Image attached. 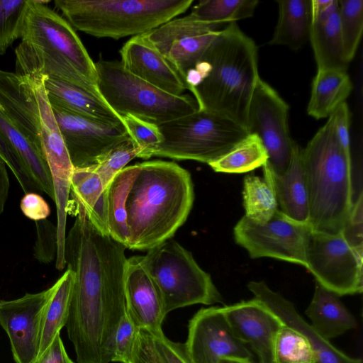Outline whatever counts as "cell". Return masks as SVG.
Segmentation results:
<instances>
[{
    "instance_id": "22",
    "label": "cell",
    "mask_w": 363,
    "mask_h": 363,
    "mask_svg": "<svg viewBox=\"0 0 363 363\" xmlns=\"http://www.w3.org/2000/svg\"><path fill=\"white\" fill-rule=\"evenodd\" d=\"M311 23L309 40L318 70L347 72L340 28L337 0H311Z\"/></svg>"
},
{
    "instance_id": "17",
    "label": "cell",
    "mask_w": 363,
    "mask_h": 363,
    "mask_svg": "<svg viewBox=\"0 0 363 363\" xmlns=\"http://www.w3.org/2000/svg\"><path fill=\"white\" fill-rule=\"evenodd\" d=\"M52 291L51 286L16 299L0 301V325L9 338L16 363H33L38 358L43 312Z\"/></svg>"
},
{
    "instance_id": "10",
    "label": "cell",
    "mask_w": 363,
    "mask_h": 363,
    "mask_svg": "<svg viewBox=\"0 0 363 363\" xmlns=\"http://www.w3.org/2000/svg\"><path fill=\"white\" fill-rule=\"evenodd\" d=\"M158 126L163 141L152 156L208 164L228 153L249 134L238 123L201 110Z\"/></svg>"
},
{
    "instance_id": "42",
    "label": "cell",
    "mask_w": 363,
    "mask_h": 363,
    "mask_svg": "<svg viewBox=\"0 0 363 363\" xmlns=\"http://www.w3.org/2000/svg\"><path fill=\"white\" fill-rule=\"evenodd\" d=\"M0 157L11 169L24 194H43L34 182L15 150L0 135Z\"/></svg>"
},
{
    "instance_id": "20",
    "label": "cell",
    "mask_w": 363,
    "mask_h": 363,
    "mask_svg": "<svg viewBox=\"0 0 363 363\" xmlns=\"http://www.w3.org/2000/svg\"><path fill=\"white\" fill-rule=\"evenodd\" d=\"M119 53L125 70L157 89L174 96L188 89L177 71L143 35L132 37Z\"/></svg>"
},
{
    "instance_id": "28",
    "label": "cell",
    "mask_w": 363,
    "mask_h": 363,
    "mask_svg": "<svg viewBox=\"0 0 363 363\" xmlns=\"http://www.w3.org/2000/svg\"><path fill=\"white\" fill-rule=\"evenodd\" d=\"M0 135L17 152L40 191L55 201L52 178L44 155L17 129L1 106Z\"/></svg>"
},
{
    "instance_id": "14",
    "label": "cell",
    "mask_w": 363,
    "mask_h": 363,
    "mask_svg": "<svg viewBox=\"0 0 363 363\" xmlns=\"http://www.w3.org/2000/svg\"><path fill=\"white\" fill-rule=\"evenodd\" d=\"M184 345L192 363L253 362L247 346L232 331L222 307L201 308L194 315Z\"/></svg>"
},
{
    "instance_id": "25",
    "label": "cell",
    "mask_w": 363,
    "mask_h": 363,
    "mask_svg": "<svg viewBox=\"0 0 363 363\" xmlns=\"http://www.w3.org/2000/svg\"><path fill=\"white\" fill-rule=\"evenodd\" d=\"M313 329L329 340L355 329L357 322L337 294L316 284L313 298L306 310Z\"/></svg>"
},
{
    "instance_id": "30",
    "label": "cell",
    "mask_w": 363,
    "mask_h": 363,
    "mask_svg": "<svg viewBox=\"0 0 363 363\" xmlns=\"http://www.w3.org/2000/svg\"><path fill=\"white\" fill-rule=\"evenodd\" d=\"M73 283V272L67 268L52 286V291L45 306L42 319L38 357L52 344L66 325Z\"/></svg>"
},
{
    "instance_id": "3",
    "label": "cell",
    "mask_w": 363,
    "mask_h": 363,
    "mask_svg": "<svg viewBox=\"0 0 363 363\" xmlns=\"http://www.w3.org/2000/svg\"><path fill=\"white\" fill-rule=\"evenodd\" d=\"M126 200L127 248L148 250L171 239L194 200L190 173L173 162L138 164Z\"/></svg>"
},
{
    "instance_id": "13",
    "label": "cell",
    "mask_w": 363,
    "mask_h": 363,
    "mask_svg": "<svg viewBox=\"0 0 363 363\" xmlns=\"http://www.w3.org/2000/svg\"><path fill=\"white\" fill-rule=\"evenodd\" d=\"M362 257L350 247L341 233L311 231L306 269L317 284L337 296L362 292Z\"/></svg>"
},
{
    "instance_id": "21",
    "label": "cell",
    "mask_w": 363,
    "mask_h": 363,
    "mask_svg": "<svg viewBox=\"0 0 363 363\" xmlns=\"http://www.w3.org/2000/svg\"><path fill=\"white\" fill-rule=\"evenodd\" d=\"M248 289L261 301L281 322L300 332L308 340L315 363H362L337 349L329 340L320 337L299 314L295 306L279 293L271 289L265 282L250 281Z\"/></svg>"
},
{
    "instance_id": "19",
    "label": "cell",
    "mask_w": 363,
    "mask_h": 363,
    "mask_svg": "<svg viewBox=\"0 0 363 363\" xmlns=\"http://www.w3.org/2000/svg\"><path fill=\"white\" fill-rule=\"evenodd\" d=\"M124 292L126 313L138 329H145L153 336L163 333L167 315L160 293L145 269L141 256L127 259Z\"/></svg>"
},
{
    "instance_id": "11",
    "label": "cell",
    "mask_w": 363,
    "mask_h": 363,
    "mask_svg": "<svg viewBox=\"0 0 363 363\" xmlns=\"http://www.w3.org/2000/svg\"><path fill=\"white\" fill-rule=\"evenodd\" d=\"M311 228L278 210L267 222L255 223L245 216L233 229L237 244L253 259L270 257L306 268L307 249Z\"/></svg>"
},
{
    "instance_id": "47",
    "label": "cell",
    "mask_w": 363,
    "mask_h": 363,
    "mask_svg": "<svg viewBox=\"0 0 363 363\" xmlns=\"http://www.w3.org/2000/svg\"><path fill=\"white\" fill-rule=\"evenodd\" d=\"M332 115L340 143L346 150L351 152L350 144V112L347 103L344 102L340 104Z\"/></svg>"
},
{
    "instance_id": "27",
    "label": "cell",
    "mask_w": 363,
    "mask_h": 363,
    "mask_svg": "<svg viewBox=\"0 0 363 363\" xmlns=\"http://www.w3.org/2000/svg\"><path fill=\"white\" fill-rule=\"evenodd\" d=\"M279 16L269 45L301 48L309 40L311 23V0L277 1Z\"/></svg>"
},
{
    "instance_id": "36",
    "label": "cell",
    "mask_w": 363,
    "mask_h": 363,
    "mask_svg": "<svg viewBox=\"0 0 363 363\" xmlns=\"http://www.w3.org/2000/svg\"><path fill=\"white\" fill-rule=\"evenodd\" d=\"M275 354L277 363H315L306 337L284 324L277 338Z\"/></svg>"
},
{
    "instance_id": "16",
    "label": "cell",
    "mask_w": 363,
    "mask_h": 363,
    "mask_svg": "<svg viewBox=\"0 0 363 363\" xmlns=\"http://www.w3.org/2000/svg\"><path fill=\"white\" fill-rule=\"evenodd\" d=\"M218 26L196 21L187 15L174 18L143 35L185 82L187 73L219 33Z\"/></svg>"
},
{
    "instance_id": "50",
    "label": "cell",
    "mask_w": 363,
    "mask_h": 363,
    "mask_svg": "<svg viewBox=\"0 0 363 363\" xmlns=\"http://www.w3.org/2000/svg\"><path fill=\"white\" fill-rule=\"evenodd\" d=\"M224 363H250V362H240V361L229 360V361L225 362ZM251 363H254V362H251Z\"/></svg>"
},
{
    "instance_id": "44",
    "label": "cell",
    "mask_w": 363,
    "mask_h": 363,
    "mask_svg": "<svg viewBox=\"0 0 363 363\" xmlns=\"http://www.w3.org/2000/svg\"><path fill=\"white\" fill-rule=\"evenodd\" d=\"M129 363H165L159 353L152 335L138 329Z\"/></svg>"
},
{
    "instance_id": "12",
    "label": "cell",
    "mask_w": 363,
    "mask_h": 363,
    "mask_svg": "<svg viewBox=\"0 0 363 363\" xmlns=\"http://www.w3.org/2000/svg\"><path fill=\"white\" fill-rule=\"evenodd\" d=\"M289 110L286 102L259 77L250 102L246 128L262 141L268 155L267 162L277 174L288 169L295 143L289 132Z\"/></svg>"
},
{
    "instance_id": "49",
    "label": "cell",
    "mask_w": 363,
    "mask_h": 363,
    "mask_svg": "<svg viewBox=\"0 0 363 363\" xmlns=\"http://www.w3.org/2000/svg\"><path fill=\"white\" fill-rule=\"evenodd\" d=\"M10 182L7 172V166L0 157V216L4 211L7 201Z\"/></svg>"
},
{
    "instance_id": "40",
    "label": "cell",
    "mask_w": 363,
    "mask_h": 363,
    "mask_svg": "<svg viewBox=\"0 0 363 363\" xmlns=\"http://www.w3.org/2000/svg\"><path fill=\"white\" fill-rule=\"evenodd\" d=\"M36 240L33 256L43 264L56 259L57 252V228L48 219L35 221Z\"/></svg>"
},
{
    "instance_id": "35",
    "label": "cell",
    "mask_w": 363,
    "mask_h": 363,
    "mask_svg": "<svg viewBox=\"0 0 363 363\" xmlns=\"http://www.w3.org/2000/svg\"><path fill=\"white\" fill-rule=\"evenodd\" d=\"M344 55L347 62L354 58L363 31V1L337 0Z\"/></svg>"
},
{
    "instance_id": "6",
    "label": "cell",
    "mask_w": 363,
    "mask_h": 363,
    "mask_svg": "<svg viewBox=\"0 0 363 363\" xmlns=\"http://www.w3.org/2000/svg\"><path fill=\"white\" fill-rule=\"evenodd\" d=\"M194 0H55L74 29L118 40L145 34L184 13Z\"/></svg>"
},
{
    "instance_id": "41",
    "label": "cell",
    "mask_w": 363,
    "mask_h": 363,
    "mask_svg": "<svg viewBox=\"0 0 363 363\" xmlns=\"http://www.w3.org/2000/svg\"><path fill=\"white\" fill-rule=\"evenodd\" d=\"M138 330L125 312L116 332L112 362L129 363Z\"/></svg>"
},
{
    "instance_id": "26",
    "label": "cell",
    "mask_w": 363,
    "mask_h": 363,
    "mask_svg": "<svg viewBox=\"0 0 363 363\" xmlns=\"http://www.w3.org/2000/svg\"><path fill=\"white\" fill-rule=\"evenodd\" d=\"M352 90V84L347 72L317 70L312 82L308 114L315 119L328 118L345 102Z\"/></svg>"
},
{
    "instance_id": "46",
    "label": "cell",
    "mask_w": 363,
    "mask_h": 363,
    "mask_svg": "<svg viewBox=\"0 0 363 363\" xmlns=\"http://www.w3.org/2000/svg\"><path fill=\"white\" fill-rule=\"evenodd\" d=\"M20 208L25 216L35 221L47 219L50 214V208L47 201L35 192L25 194L21 199Z\"/></svg>"
},
{
    "instance_id": "48",
    "label": "cell",
    "mask_w": 363,
    "mask_h": 363,
    "mask_svg": "<svg viewBox=\"0 0 363 363\" xmlns=\"http://www.w3.org/2000/svg\"><path fill=\"white\" fill-rule=\"evenodd\" d=\"M33 363H74L69 357L64 346L63 342L58 335Z\"/></svg>"
},
{
    "instance_id": "38",
    "label": "cell",
    "mask_w": 363,
    "mask_h": 363,
    "mask_svg": "<svg viewBox=\"0 0 363 363\" xmlns=\"http://www.w3.org/2000/svg\"><path fill=\"white\" fill-rule=\"evenodd\" d=\"M28 0H0V55L21 38Z\"/></svg>"
},
{
    "instance_id": "24",
    "label": "cell",
    "mask_w": 363,
    "mask_h": 363,
    "mask_svg": "<svg viewBox=\"0 0 363 363\" xmlns=\"http://www.w3.org/2000/svg\"><path fill=\"white\" fill-rule=\"evenodd\" d=\"M45 87L51 106L97 121L123 123L101 96L66 82L45 78Z\"/></svg>"
},
{
    "instance_id": "31",
    "label": "cell",
    "mask_w": 363,
    "mask_h": 363,
    "mask_svg": "<svg viewBox=\"0 0 363 363\" xmlns=\"http://www.w3.org/2000/svg\"><path fill=\"white\" fill-rule=\"evenodd\" d=\"M105 187L99 175L91 167L74 169L71 180V196L86 210L91 221L108 233L106 220Z\"/></svg>"
},
{
    "instance_id": "34",
    "label": "cell",
    "mask_w": 363,
    "mask_h": 363,
    "mask_svg": "<svg viewBox=\"0 0 363 363\" xmlns=\"http://www.w3.org/2000/svg\"><path fill=\"white\" fill-rule=\"evenodd\" d=\"M242 199L245 216L257 223L268 221L279 210L274 191L264 178L245 176Z\"/></svg>"
},
{
    "instance_id": "29",
    "label": "cell",
    "mask_w": 363,
    "mask_h": 363,
    "mask_svg": "<svg viewBox=\"0 0 363 363\" xmlns=\"http://www.w3.org/2000/svg\"><path fill=\"white\" fill-rule=\"evenodd\" d=\"M138 164L125 167L105 189L106 220L108 234L127 247L126 200L138 172Z\"/></svg>"
},
{
    "instance_id": "5",
    "label": "cell",
    "mask_w": 363,
    "mask_h": 363,
    "mask_svg": "<svg viewBox=\"0 0 363 363\" xmlns=\"http://www.w3.org/2000/svg\"><path fill=\"white\" fill-rule=\"evenodd\" d=\"M308 196V224L313 232L341 233L363 193L356 184L351 152L340 143L333 115L301 150Z\"/></svg>"
},
{
    "instance_id": "43",
    "label": "cell",
    "mask_w": 363,
    "mask_h": 363,
    "mask_svg": "<svg viewBox=\"0 0 363 363\" xmlns=\"http://www.w3.org/2000/svg\"><path fill=\"white\" fill-rule=\"evenodd\" d=\"M362 209L363 194L353 204L348 219L341 232L347 243L361 257H363Z\"/></svg>"
},
{
    "instance_id": "37",
    "label": "cell",
    "mask_w": 363,
    "mask_h": 363,
    "mask_svg": "<svg viewBox=\"0 0 363 363\" xmlns=\"http://www.w3.org/2000/svg\"><path fill=\"white\" fill-rule=\"evenodd\" d=\"M141 150L133 140L128 138L114 145L97 160L95 166L91 168L97 173L105 187L133 158L138 157Z\"/></svg>"
},
{
    "instance_id": "23",
    "label": "cell",
    "mask_w": 363,
    "mask_h": 363,
    "mask_svg": "<svg viewBox=\"0 0 363 363\" xmlns=\"http://www.w3.org/2000/svg\"><path fill=\"white\" fill-rule=\"evenodd\" d=\"M301 150L295 142L290 165L282 174H275L267 162L262 167L264 178L274 191L279 210L296 221L308 223V196Z\"/></svg>"
},
{
    "instance_id": "7",
    "label": "cell",
    "mask_w": 363,
    "mask_h": 363,
    "mask_svg": "<svg viewBox=\"0 0 363 363\" xmlns=\"http://www.w3.org/2000/svg\"><path fill=\"white\" fill-rule=\"evenodd\" d=\"M94 65L100 96L121 116L130 114L160 125L199 110L194 96L164 92L128 72L119 60L100 58Z\"/></svg>"
},
{
    "instance_id": "9",
    "label": "cell",
    "mask_w": 363,
    "mask_h": 363,
    "mask_svg": "<svg viewBox=\"0 0 363 363\" xmlns=\"http://www.w3.org/2000/svg\"><path fill=\"white\" fill-rule=\"evenodd\" d=\"M141 262L160 293L167 314L194 304L223 303L211 275L175 240L148 250Z\"/></svg>"
},
{
    "instance_id": "18",
    "label": "cell",
    "mask_w": 363,
    "mask_h": 363,
    "mask_svg": "<svg viewBox=\"0 0 363 363\" xmlns=\"http://www.w3.org/2000/svg\"><path fill=\"white\" fill-rule=\"evenodd\" d=\"M222 308L234 335L251 347L259 363H277L275 347L281 320L256 298Z\"/></svg>"
},
{
    "instance_id": "15",
    "label": "cell",
    "mask_w": 363,
    "mask_h": 363,
    "mask_svg": "<svg viewBox=\"0 0 363 363\" xmlns=\"http://www.w3.org/2000/svg\"><path fill=\"white\" fill-rule=\"evenodd\" d=\"M51 106L74 169L95 166L101 156L130 137L123 123L103 122Z\"/></svg>"
},
{
    "instance_id": "4",
    "label": "cell",
    "mask_w": 363,
    "mask_h": 363,
    "mask_svg": "<svg viewBox=\"0 0 363 363\" xmlns=\"http://www.w3.org/2000/svg\"><path fill=\"white\" fill-rule=\"evenodd\" d=\"M48 2L28 0L15 49L16 73L62 81L100 95L94 61L74 28Z\"/></svg>"
},
{
    "instance_id": "2",
    "label": "cell",
    "mask_w": 363,
    "mask_h": 363,
    "mask_svg": "<svg viewBox=\"0 0 363 363\" xmlns=\"http://www.w3.org/2000/svg\"><path fill=\"white\" fill-rule=\"evenodd\" d=\"M259 78L257 47L234 22L220 29L187 73L185 83L199 110L223 116L246 128Z\"/></svg>"
},
{
    "instance_id": "32",
    "label": "cell",
    "mask_w": 363,
    "mask_h": 363,
    "mask_svg": "<svg viewBox=\"0 0 363 363\" xmlns=\"http://www.w3.org/2000/svg\"><path fill=\"white\" fill-rule=\"evenodd\" d=\"M267 160V151L259 137L249 133L228 153L208 165L216 172L241 174L263 166Z\"/></svg>"
},
{
    "instance_id": "45",
    "label": "cell",
    "mask_w": 363,
    "mask_h": 363,
    "mask_svg": "<svg viewBox=\"0 0 363 363\" xmlns=\"http://www.w3.org/2000/svg\"><path fill=\"white\" fill-rule=\"evenodd\" d=\"M153 337L156 347L165 363H192L184 343L173 342L164 333Z\"/></svg>"
},
{
    "instance_id": "39",
    "label": "cell",
    "mask_w": 363,
    "mask_h": 363,
    "mask_svg": "<svg viewBox=\"0 0 363 363\" xmlns=\"http://www.w3.org/2000/svg\"><path fill=\"white\" fill-rule=\"evenodd\" d=\"M122 119L129 136L141 150L138 157L146 160L152 157L163 141L159 126L130 114L123 116Z\"/></svg>"
},
{
    "instance_id": "8",
    "label": "cell",
    "mask_w": 363,
    "mask_h": 363,
    "mask_svg": "<svg viewBox=\"0 0 363 363\" xmlns=\"http://www.w3.org/2000/svg\"><path fill=\"white\" fill-rule=\"evenodd\" d=\"M45 78L0 69L2 111L46 160L68 152L48 98Z\"/></svg>"
},
{
    "instance_id": "33",
    "label": "cell",
    "mask_w": 363,
    "mask_h": 363,
    "mask_svg": "<svg viewBox=\"0 0 363 363\" xmlns=\"http://www.w3.org/2000/svg\"><path fill=\"white\" fill-rule=\"evenodd\" d=\"M258 3L257 0H202L189 16L203 23L228 24L252 16Z\"/></svg>"
},
{
    "instance_id": "1",
    "label": "cell",
    "mask_w": 363,
    "mask_h": 363,
    "mask_svg": "<svg viewBox=\"0 0 363 363\" xmlns=\"http://www.w3.org/2000/svg\"><path fill=\"white\" fill-rule=\"evenodd\" d=\"M65 241V259L74 274L65 325L78 363H110L117 328L126 312L124 277L127 247L103 232L82 203Z\"/></svg>"
}]
</instances>
